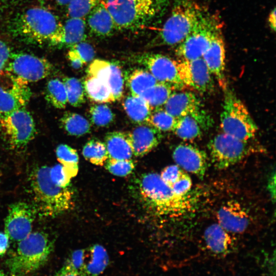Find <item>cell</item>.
<instances>
[{
  "mask_svg": "<svg viewBox=\"0 0 276 276\" xmlns=\"http://www.w3.org/2000/svg\"><path fill=\"white\" fill-rule=\"evenodd\" d=\"M67 57L72 66L75 69H79L84 64L79 55L73 49L70 48L67 53Z\"/></svg>",
  "mask_w": 276,
  "mask_h": 276,
  "instance_id": "cell-47",
  "label": "cell"
},
{
  "mask_svg": "<svg viewBox=\"0 0 276 276\" xmlns=\"http://www.w3.org/2000/svg\"><path fill=\"white\" fill-rule=\"evenodd\" d=\"M87 22L91 33L98 37L109 36L117 30L113 19L103 0L89 13Z\"/></svg>",
  "mask_w": 276,
  "mask_h": 276,
  "instance_id": "cell-24",
  "label": "cell"
},
{
  "mask_svg": "<svg viewBox=\"0 0 276 276\" xmlns=\"http://www.w3.org/2000/svg\"><path fill=\"white\" fill-rule=\"evenodd\" d=\"M71 0H38L40 6L50 11L59 7L67 6Z\"/></svg>",
  "mask_w": 276,
  "mask_h": 276,
  "instance_id": "cell-46",
  "label": "cell"
},
{
  "mask_svg": "<svg viewBox=\"0 0 276 276\" xmlns=\"http://www.w3.org/2000/svg\"><path fill=\"white\" fill-rule=\"evenodd\" d=\"M158 82L171 85L175 90L185 88L178 73L177 61L160 54L144 53L135 57Z\"/></svg>",
  "mask_w": 276,
  "mask_h": 276,
  "instance_id": "cell-15",
  "label": "cell"
},
{
  "mask_svg": "<svg viewBox=\"0 0 276 276\" xmlns=\"http://www.w3.org/2000/svg\"><path fill=\"white\" fill-rule=\"evenodd\" d=\"M192 186L191 178L184 172L179 179L173 184L171 188L177 195L182 196L187 194Z\"/></svg>",
  "mask_w": 276,
  "mask_h": 276,
  "instance_id": "cell-44",
  "label": "cell"
},
{
  "mask_svg": "<svg viewBox=\"0 0 276 276\" xmlns=\"http://www.w3.org/2000/svg\"><path fill=\"white\" fill-rule=\"evenodd\" d=\"M204 9L198 0H174L171 13L153 44L178 45L191 31Z\"/></svg>",
  "mask_w": 276,
  "mask_h": 276,
  "instance_id": "cell-6",
  "label": "cell"
},
{
  "mask_svg": "<svg viewBox=\"0 0 276 276\" xmlns=\"http://www.w3.org/2000/svg\"><path fill=\"white\" fill-rule=\"evenodd\" d=\"M135 185L140 200L146 209L156 215L178 218L195 209L197 199L194 196L176 194L158 174H143Z\"/></svg>",
  "mask_w": 276,
  "mask_h": 276,
  "instance_id": "cell-1",
  "label": "cell"
},
{
  "mask_svg": "<svg viewBox=\"0 0 276 276\" xmlns=\"http://www.w3.org/2000/svg\"><path fill=\"white\" fill-rule=\"evenodd\" d=\"M9 239L5 233L0 232V256L5 254L8 246Z\"/></svg>",
  "mask_w": 276,
  "mask_h": 276,
  "instance_id": "cell-51",
  "label": "cell"
},
{
  "mask_svg": "<svg viewBox=\"0 0 276 276\" xmlns=\"http://www.w3.org/2000/svg\"><path fill=\"white\" fill-rule=\"evenodd\" d=\"M62 81L66 89L68 103L73 107L81 106L85 101L83 82L75 77H66Z\"/></svg>",
  "mask_w": 276,
  "mask_h": 276,
  "instance_id": "cell-35",
  "label": "cell"
},
{
  "mask_svg": "<svg viewBox=\"0 0 276 276\" xmlns=\"http://www.w3.org/2000/svg\"><path fill=\"white\" fill-rule=\"evenodd\" d=\"M90 120L98 127H105L112 123L114 115L106 104L100 103L92 105L89 109Z\"/></svg>",
  "mask_w": 276,
  "mask_h": 276,
  "instance_id": "cell-37",
  "label": "cell"
},
{
  "mask_svg": "<svg viewBox=\"0 0 276 276\" xmlns=\"http://www.w3.org/2000/svg\"><path fill=\"white\" fill-rule=\"evenodd\" d=\"M224 91L220 114L222 132L242 140H251L258 130L256 122L246 106L231 89L227 87Z\"/></svg>",
  "mask_w": 276,
  "mask_h": 276,
  "instance_id": "cell-7",
  "label": "cell"
},
{
  "mask_svg": "<svg viewBox=\"0 0 276 276\" xmlns=\"http://www.w3.org/2000/svg\"><path fill=\"white\" fill-rule=\"evenodd\" d=\"M54 248L53 242L42 232L31 233L18 242L6 264L11 276H28L42 267Z\"/></svg>",
  "mask_w": 276,
  "mask_h": 276,
  "instance_id": "cell-5",
  "label": "cell"
},
{
  "mask_svg": "<svg viewBox=\"0 0 276 276\" xmlns=\"http://www.w3.org/2000/svg\"><path fill=\"white\" fill-rule=\"evenodd\" d=\"M70 48L76 52L84 64L91 61L94 58L95 54L94 49L87 42L82 41L72 45Z\"/></svg>",
  "mask_w": 276,
  "mask_h": 276,
  "instance_id": "cell-43",
  "label": "cell"
},
{
  "mask_svg": "<svg viewBox=\"0 0 276 276\" xmlns=\"http://www.w3.org/2000/svg\"><path fill=\"white\" fill-rule=\"evenodd\" d=\"M50 167L35 168L30 175V186L36 213L55 217L72 208L73 193L68 187H60L51 179Z\"/></svg>",
  "mask_w": 276,
  "mask_h": 276,
  "instance_id": "cell-2",
  "label": "cell"
},
{
  "mask_svg": "<svg viewBox=\"0 0 276 276\" xmlns=\"http://www.w3.org/2000/svg\"><path fill=\"white\" fill-rule=\"evenodd\" d=\"M175 89L171 85L158 82L140 96L149 105L152 110L162 107Z\"/></svg>",
  "mask_w": 276,
  "mask_h": 276,
  "instance_id": "cell-30",
  "label": "cell"
},
{
  "mask_svg": "<svg viewBox=\"0 0 276 276\" xmlns=\"http://www.w3.org/2000/svg\"><path fill=\"white\" fill-rule=\"evenodd\" d=\"M22 0H0V16L6 11L14 7Z\"/></svg>",
  "mask_w": 276,
  "mask_h": 276,
  "instance_id": "cell-48",
  "label": "cell"
},
{
  "mask_svg": "<svg viewBox=\"0 0 276 276\" xmlns=\"http://www.w3.org/2000/svg\"><path fill=\"white\" fill-rule=\"evenodd\" d=\"M104 144L108 154V159L126 160L131 159L132 149L127 132L112 131L105 136Z\"/></svg>",
  "mask_w": 276,
  "mask_h": 276,
  "instance_id": "cell-25",
  "label": "cell"
},
{
  "mask_svg": "<svg viewBox=\"0 0 276 276\" xmlns=\"http://www.w3.org/2000/svg\"><path fill=\"white\" fill-rule=\"evenodd\" d=\"M111 77L109 86L115 100H120L123 95L124 79L120 67L116 63L110 62Z\"/></svg>",
  "mask_w": 276,
  "mask_h": 276,
  "instance_id": "cell-39",
  "label": "cell"
},
{
  "mask_svg": "<svg viewBox=\"0 0 276 276\" xmlns=\"http://www.w3.org/2000/svg\"><path fill=\"white\" fill-rule=\"evenodd\" d=\"M36 212L33 205L25 202L11 204L5 220V233L12 241L18 242L32 232Z\"/></svg>",
  "mask_w": 276,
  "mask_h": 276,
  "instance_id": "cell-16",
  "label": "cell"
},
{
  "mask_svg": "<svg viewBox=\"0 0 276 276\" xmlns=\"http://www.w3.org/2000/svg\"><path fill=\"white\" fill-rule=\"evenodd\" d=\"M62 25L55 13L39 6L26 8L16 14L10 21V30L14 36L24 41L51 45Z\"/></svg>",
  "mask_w": 276,
  "mask_h": 276,
  "instance_id": "cell-3",
  "label": "cell"
},
{
  "mask_svg": "<svg viewBox=\"0 0 276 276\" xmlns=\"http://www.w3.org/2000/svg\"><path fill=\"white\" fill-rule=\"evenodd\" d=\"M0 276H5V274H4V272L1 270V269H0Z\"/></svg>",
  "mask_w": 276,
  "mask_h": 276,
  "instance_id": "cell-53",
  "label": "cell"
},
{
  "mask_svg": "<svg viewBox=\"0 0 276 276\" xmlns=\"http://www.w3.org/2000/svg\"><path fill=\"white\" fill-rule=\"evenodd\" d=\"M84 157L97 166H103L108 159V154L104 143L97 139L88 141L82 149Z\"/></svg>",
  "mask_w": 276,
  "mask_h": 276,
  "instance_id": "cell-34",
  "label": "cell"
},
{
  "mask_svg": "<svg viewBox=\"0 0 276 276\" xmlns=\"http://www.w3.org/2000/svg\"><path fill=\"white\" fill-rule=\"evenodd\" d=\"M126 85L131 95L141 96L158 81L146 69L136 68L128 72L125 76Z\"/></svg>",
  "mask_w": 276,
  "mask_h": 276,
  "instance_id": "cell-26",
  "label": "cell"
},
{
  "mask_svg": "<svg viewBox=\"0 0 276 276\" xmlns=\"http://www.w3.org/2000/svg\"><path fill=\"white\" fill-rule=\"evenodd\" d=\"M183 172L184 171L178 165H172L165 167L159 175L162 180L171 188Z\"/></svg>",
  "mask_w": 276,
  "mask_h": 276,
  "instance_id": "cell-42",
  "label": "cell"
},
{
  "mask_svg": "<svg viewBox=\"0 0 276 276\" xmlns=\"http://www.w3.org/2000/svg\"><path fill=\"white\" fill-rule=\"evenodd\" d=\"M101 1V0H71L67 5L69 17L83 18Z\"/></svg>",
  "mask_w": 276,
  "mask_h": 276,
  "instance_id": "cell-38",
  "label": "cell"
},
{
  "mask_svg": "<svg viewBox=\"0 0 276 276\" xmlns=\"http://www.w3.org/2000/svg\"><path fill=\"white\" fill-rule=\"evenodd\" d=\"M164 106L176 119L188 115L192 116L202 128H207L211 124L210 117L203 109L200 100L191 91H174Z\"/></svg>",
  "mask_w": 276,
  "mask_h": 276,
  "instance_id": "cell-14",
  "label": "cell"
},
{
  "mask_svg": "<svg viewBox=\"0 0 276 276\" xmlns=\"http://www.w3.org/2000/svg\"><path fill=\"white\" fill-rule=\"evenodd\" d=\"M58 160L71 178L75 177L78 171L79 156L77 151L66 144H60L56 150Z\"/></svg>",
  "mask_w": 276,
  "mask_h": 276,
  "instance_id": "cell-33",
  "label": "cell"
},
{
  "mask_svg": "<svg viewBox=\"0 0 276 276\" xmlns=\"http://www.w3.org/2000/svg\"><path fill=\"white\" fill-rule=\"evenodd\" d=\"M175 162L183 170L203 179L208 164L205 152L189 144L178 145L173 152Z\"/></svg>",
  "mask_w": 276,
  "mask_h": 276,
  "instance_id": "cell-19",
  "label": "cell"
},
{
  "mask_svg": "<svg viewBox=\"0 0 276 276\" xmlns=\"http://www.w3.org/2000/svg\"><path fill=\"white\" fill-rule=\"evenodd\" d=\"M250 141L242 140L222 132L217 134L208 144L212 163L215 168L224 169L260 151L261 147Z\"/></svg>",
  "mask_w": 276,
  "mask_h": 276,
  "instance_id": "cell-9",
  "label": "cell"
},
{
  "mask_svg": "<svg viewBox=\"0 0 276 276\" xmlns=\"http://www.w3.org/2000/svg\"><path fill=\"white\" fill-rule=\"evenodd\" d=\"M104 165L109 172L118 176H127L135 168V164L131 159L126 160L107 159Z\"/></svg>",
  "mask_w": 276,
  "mask_h": 276,
  "instance_id": "cell-40",
  "label": "cell"
},
{
  "mask_svg": "<svg viewBox=\"0 0 276 276\" xmlns=\"http://www.w3.org/2000/svg\"><path fill=\"white\" fill-rule=\"evenodd\" d=\"M177 61L179 75L185 87L200 93L213 89V75L202 58L191 60L178 59Z\"/></svg>",
  "mask_w": 276,
  "mask_h": 276,
  "instance_id": "cell-17",
  "label": "cell"
},
{
  "mask_svg": "<svg viewBox=\"0 0 276 276\" xmlns=\"http://www.w3.org/2000/svg\"><path fill=\"white\" fill-rule=\"evenodd\" d=\"M222 29V26L216 30L202 58L224 90L227 85L225 75V48Z\"/></svg>",
  "mask_w": 276,
  "mask_h": 276,
  "instance_id": "cell-18",
  "label": "cell"
},
{
  "mask_svg": "<svg viewBox=\"0 0 276 276\" xmlns=\"http://www.w3.org/2000/svg\"><path fill=\"white\" fill-rule=\"evenodd\" d=\"M267 188L272 200L274 201L275 197V174L274 171L269 178Z\"/></svg>",
  "mask_w": 276,
  "mask_h": 276,
  "instance_id": "cell-50",
  "label": "cell"
},
{
  "mask_svg": "<svg viewBox=\"0 0 276 276\" xmlns=\"http://www.w3.org/2000/svg\"><path fill=\"white\" fill-rule=\"evenodd\" d=\"M11 54L9 46L0 37V72L5 68Z\"/></svg>",
  "mask_w": 276,
  "mask_h": 276,
  "instance_id": "cell-45",
  "label": "cell"
},
{
  "mask_svg": "<svg viewBox=\"0 0 276 276\" xmlns=\"http://www.w3.org/2000/svg\"><path fill=\"white\" fill-rule=\"evenodd\" d=\"M86 24L83 18H71L66 20L51 44L57 47H71L86 38Z\"/></svg>",
  "mask_w": 276,
  "mask_h": 276,
  "instance_id": "cell-23",
  "label": "cell"
},
{
  "mask_svg": "<svg viewBox=\"0 0 276 276\" xmlns=\"http://www.w3.org/2000/svg\"><path fill=\"white\" fill-rule=\"evenodd\" d=\"M45 98L54 107L64 108L68 102L63 81L58 78L49 80L45 88Z\"/></svg>",
  "mask_w": 276,
  "mask_h": 276,
  "instance_id": "cell-32",
  "label": "cell"
},
{
  "mask_svg": "<svg viewBox=\"0 0 276 276\" xmlns=\"http://www.w3.org/2000/svg\"><path fill=\"white\" fill-rule=\"evenodd\" d=\"M0 132L11 148H22L35 136L33 118L25 107L0 117Z\"/></svg>",
  "mask_w": 276,
  "mask_h": 276,
  "instance_id": "cell-10",
  "label": "cell"
},
{
  "mask_svg": "<svg viewBox=\"0 0 276 276\" xmlns=\"http://www.w3.org/2000/svg\"><path fill=\"white\" fill-rule=\"evenodd\" d=\"M222 26L219 17L204 8L191 31L177 45L175 54L178 59L191 60L202 58L214 33Z\"/></svg>",
  "mask_w": 276,
  "mask_h": 276,
  "instance_id": "cell-8",
  "label": "cell"
},
{
  "mask_svg": "<svg viewBox=\"0 0 276 276\" xmlns=\"http://www.w3.org/2000/svg\"><path fill=\"white\" fill-rule=\"evenodd\" d=\"M123 106L132 122L138 125L147 124L152 110L143 98L130 94L124 99Z\"/></svg>",
  "mask_w": 276,
  "mask_h": 276,
  "instance_id": "cell-28",
  "label": "cell"
},
{
  "mask_svg": "<svg viewBox=\"0 0 276 276\" xmlns=\"http://www.w3.org/2000/svg\"><path fill=\"white\" fill-rule=\"evenodd\" d=\"M127 133L133 155L140 157L156 148L162 138V132L148 124L139 125Z\"/></svg>",
  "mask_w": 276,
  "mask_h": 276,
  "instance_id": "cell-21",
  "label": "cell"
},
{
  "mask_svg": "<svg viewBox=\"0 0 276 276\" xmlns=\"http://www.w3.org/2000/svg\"><path fill=\"white\" fill-rule=\"evenodd\" d=\"M217 218L218 223L229 233H242L249 223L247 211L235 200H230L223 204L217 212Z\"/></svg>",
  "mask_w": 276,
  "mask_h": 276,
  "instance_id": "cell-20",
  "label": "cell"
},
{
  "mask_svg": "<svg viewBox=\"0 0 276 276\" xmlns=\"http://www.w3.org/2000/svg\"><path fill=\"white\" fill-rule=\"evenodd\" d=\"M54 276H80L67 265L64 264Z\"/></svg>",
  "mask_w": 276,
  "mask_h": 276,
  "instance_id": "cell-49",
  "label": "cell"
},
{
  "mask_svg": "<svg viewBox=\"0 0 276 276\" xmlns=\"http://www.w3.org/2000/svg\"><path fill=\"white\" fill-rule=\"evenodd\" d=\"M60 127L71 135L80 136L89 132L91 125L81 114L73 112H65L59 121Z\"/></svg>",
  "mask_w": 276,
  "mask_h": 276,
  "instance_id": "cell-29",
  "label": "cell"
},
{
  "mask_svg": "<svg viewBox=\"0 0 276 276\" xmlns=\"http://www.w3.org/2000/svg\"><path fill=\"white\" fill-rule=\"evenodd\" d=\"M116 29L136 32L153 23L164 12L168 0H103Z\"/></svg>",
  "mask_w": 276,
  "mask_h": 276,
  "instance_id": "cell-4",
  "label": "cell"
},
{
  "mask_svg": "<svg viewBox=\"0 0 276 276\" xmlns=\"http://www.w3.org/2000/svg\"><path fill=\"white\" fill-rule=\"evenodd\" d=\"M176 122V118L160 107L152 110L147 124L160 132H170L174 130Z\"/></svg>",
  "mask_w": 276,
  "mask_h": 276,
  "instance_id": "cell-36",
  "label": "cell"
},
{
  "mask_svg": "<svg viewBox=\"0 0 276 276\" xmlns=\"http://www.w3.org/2000/svg\"><path fill=\"white\" fill-rule=\"evenodd\" d=\"M50 177L52 181L60 187H67L70 183L71 178L65 171L61 164L50 167Z\"/></svg>",
  "mask_w": 276,
  "mask_h": 276,
  "instance_id": "cell-41",
  "label": "cell"
},
{
  "mask_svg": "<svg viewBox=\"0 0 276 276\" xmlns=\"http://www.w3.org/2000/svg\"><path fill=\"white\" fill-rule=\"evenodd\" d=\"M47 59L27 53H11L4 70L27 83L36 82L48 77L52 71Z\"/></svg>",
  "mask_w": 276,
  "mask_h": 276,
  "instance_id": "cell-11",
  "label": "cell"
},
{
  "mask_svg": "<svg viewBox=\"0 0 276 276\" xmlns=\"http://www.w3.org/2000/svg\"><path fill=\"white\" fill-rule=\"evenodd\" d=\"M28 84L5 70L0 72V117L26 106L31 96Z\"/></svg>",
  "mask_w": 276,
  "mask_h": 276,
  "instance_id": "cell-12",
  "label": "cell"
},
{
  "mask_svg": "<svg viewBox=\"0 0 276 276\" xmlns=\"http://www.w3.org/2000/svg\"><path fill=\"white\" fill-rule=\"evenodd\" d=\"M202 127L198 121L191 116H185L177 119L173 132L184 141H192L202 134Z\"/></svg>",
  "mask_w": 276,
  "mask_h": 276,
  "instance_id": "cell-31",
  "label": "cell"
},
{
  "mask_svg": "<svg viewBox=\"0 0 276 276\" xmlns=\"http://www.w3.org/2000/svg\"><path fill=\"white\" fill-rule=\"evenodd\" d=\"M275 8H274L269 13L268 17V24L273 32L275 30Z\"/></svg>",
  "mask_w": 276,
  "mask_h": 276,
  "instance_id": "cell-52",
  "label": "cell"
},
{
  "mask_svg": "<svg viewBox=\"0 0 276 276\" xmlns=\"http://www.w3.org/2000/svg\"><path fill=\"white\" fill-rule=\"evenodd\" d=\"M83 84L85 93L92 101L99 103L116 101L108 83L105 81L87 74Z\"/></svg>",
  "mask_w": 276,
  "mask_h": 276,
  "instance_id": "cell-27",
  "label": "cell"
},
{
  "mask_svg": "<svg viewBox=\"0 0 276 276\" xmlns=\"http://www.w3.org/2000/svg\"><path fill=\"white\" fill-rule=\"evenodd\" d=\"M109 257L105 248L95 244L74 250L67 258V265L80 276H99L107 267Z\"/></svg>",
  "mask_w": 276,
  "mask_h": 276,
  "instance_id": "cell-13",
  "label": "cell"
},
{
  "mask_svg": "<svg viewBox=\"0 0 276 276\" xmlns=\"http://www.w3.org/2000/svg\"><path fill=\"white\" fill-rule=\"evenodd\" d=\"M203 237L207 249L215 255L226 256L233 248L234 240L229 232L218 223L209 226Z\"/></svg>",
  "mask_w": 276,
  "mask_h": 276,
  "instance_id": "cell-22",
  "label": "cell"
}]
</instances>
